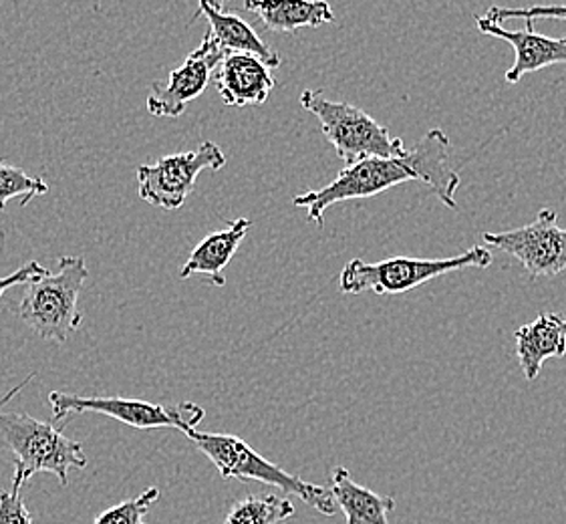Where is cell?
Here are the masks:
<instances>
[{"label": "cell", "mask_w": 566, "mask_h": 524, "mask_svg": "<svg viewBox=\"0 0 566 524\" xmlns=\"http://www.w3.org/2000/svg\"><path fill=\"white\" fill-rule=\"evenodd\" d=\"M494 262L492 252L484 247H472L450 259H408L396 256L381 262H365L353 259L339 274L340 293L361 295L371 291L375 295H399L411 289L430 283L443 274L464 269H488Z\"/></svg>", "instance_id": "5"}, {"label": "cell", "mask_w": 566, "mask_h": 524, "mask_svg": "<svg viewBox=\"0 0 566 524\" xmlns=\"http://www.w3.org/2000/svg\"><path fill=\"white\" fill-rule=\"evenodd\" d=\"M566 321L558 313H543L538 319L528 325H522L514 333L516 339V357L522 367V374L534 381L541 376L543 365L551 357L566 355Z\"/></svg>", "instance_id": "15"}, {"label": "cell", "mask_w": 566, "mask_h": 524, "mask_svg": "<svg viewBox=\"0 0 566 524\" xmlns=\"http://www.w3.org/2000/svg\"><path fill=\"white\" fill-rule=\"evenodd\" d=\"M293 514V502L276 494L247 496L230 509L224 524H281Z\"/></svg>", "instance_id": "18"}, {"label": "cell", "mask_w": 566, "mask_h": 524, "mask_svg": "<svg viewBox=\"0 0 566 524\" xmlns=\"http://www.w3.org/2000/svg\"><path fill=\"white\" fill-rule=\"evenodd\" d=\"M49 404L53 408L55 422L69 413H102L114 418L136 430H154V428H176L184 432L186 428H198L205 420L206 411L192 401H181L171 408L151 404L146 399L119 398V396H73L63 391H51Z\"/></svg>", "instance_id": "7"}, {"label": "cell", "mask_w": 566, "mask_h": 524, "mask_svg": "<svg viewBox=\"0 0 566 524\" xmlns=\"http://www.w3.org/2000/svg\"><path fill=\"white\" fill-rule=\"evenodd\" d=\"M198 17H205L210 24L206 36L227 55L228 53H249L262 59L271 69L281 67L279 53L272 51L271 46L266 45L259 33L244 19H240L239 14L220 11L208 0H198V12L193 21Z\"/></svg>", "instance_id": "13"}, {"label": "cell", "mask_w": 566, "mask_h": 524, "mask_svg": "<svg viewBox=\"0 0 566 524\" xmlns=\"http://www.w3.org/2000/svg\"><path fill=\"white\" fill-rule=\"evenodd\" d=\"M488 21L492 23L504 24L512 19H524L536 23L541 19H555V21H566V4H534L526 9H509V7H490L486 14Z\"/></svg>", "instance_id": "21"}, {"label": "cell", "mask_w": 566, "mask_h": 524, "mask_svg": "<svg viewBox=\"0 0 566 524\" xmlns=\"http://www.w3.org/2000/svg\"><path fill=\"white\" fill-rule=\"evenodd\" d=\"M218 95L228 107L262 105L271 97L276 81L272 69L249 53H228L212 75Z\"/></svg>", "instance_id": "12"}, {"label": "cell", "mask_w": 566, "mask_h": 524, "mask_svg": "<svg viewBox=\"0 0 566 524\" xmlns=\"http://www.w3.org/2000/svg\"><path fill=\"white\" fill-rule=\"evenodd\" d=\"M301 105L317 117L328 144L347 166L365 158H399L408 151L399 137L352 103L333 102L321 92L305 90Z\"/></svg>", "instance_id": "6"}, {"label": "cell", "mask_w": 566, "mask_h": 524, "mask_svg": "<svg viewBox=\"0 0 566 524\" xmlns=\"http://www.w3.org/2000/svg\"><path fill=\"white\" fill-rule=\"evenodd\" d=\"M244 9L256 14L274 33H295L298 29L335 23V12L327 0H244Z\"/></svg>", "instance_id": "16"}, {"label": "cell", "mask_w": 566, "mask_h": 524, "mask_svg": "<svg viewBox=\"0 0 566 524\" xmlns=\"http://www.w3.org/2000/svg\"><path fill=\"white\" fill-rule=\"evenodd\" d=\"M184 436L192 442L224 480L237 479L244 482H262L279 491L289 492L306 502L311 509L325 516L337 513V504L331 491L298 479L295 474L276 467L271 460L261 457L242 438L234 433L200 432L196 428H186Z\"/></svg>", "instance_id": "3"}, {"label": "cell", "mask_w": 566, "mask_h": 524, "mask_svg": "<svg viewBox=\"0 0 566 524\" xmlns=\"http://www.w3.org/2000/svg\"><path fill=\"white\" fill-rule=\"evenodd\" d=\"M227 57L224 51L205 36L202 43L193 49L180 67L174 69L168 83H154L146 107L154 117H181L188 103L198 99L206 92L214 75L216 67Z\"/></svg>", "instance_id": "10"}, {"label": "cell", "mask_w": 566, "mask_h": 524, "mask_svg": "<svg viewBox=\"0 0 566 524\" xmlns=\"http://www.w3.org/2000/svg\"><path fill=\"white\" fill-rule=\"evenodd\" d=\"M452 142L446 132L436 127L421 137L418 146L399 158H365L349 164L327 186L295 196L293 205L305 208L311 222L323 227V214L331 206L349 200H365L386 192L397 184L419 182L430 186L433 195L448 208L455 210V192L460 174L450 166Z\"/></svg>", "instance_id": "1"}, {"label": "cell", "mask_w": 566, "mask_h": 524, "mask_svg": "<svg viewBox=\"0 0 566 524\" xmlns=\"http://www.w3.org/2000/svg\"><path fill=\"white\" fill-rule=\"evenodd\" d=\"M556 220V210L543 208L531 224L509 232H484L482 240L521 262L533 281L555 276L566 271V229Z\"/></svg>", "instance_id": "9"}, {"label": "cell", "mask_w": 566, "mask_h": 524, "mask_svg": "<svg viewBox=\"0 0 566 524\" xmlns=\"http://www.w3.org/2000/svg\"><path fill=\"white\" fill-rule=\"evenodd\" d=\"M0 524H33L21 491H0Z\"/></svg>", "instance_id": "22"}, {"label": "cell", "mask_w": 566, "mask_h": 524, "mask_svg": "<svg viewBox=\"0 0 566 524\" xmlns=\"http://www.w3.org/2000/svg\"><path fill=\"white\" fill-rule=\"evenodd\" d=\"M159 489L151 486L146 492H142L132 501L119 502L112 509L103 511L93 524H148L146 523V514L154 502H158Z\"/></svg>", "instance_id": "20"}, {"label": "cell", "mask_w": 566, "mask_h": 524, "mask_svg": "<svg viewBox=\"0 0 566 524\" xmlns=\"http://www.w3.org/2000/svg\"><path fill=\"white\" fill-rule=\"evenodd\" d=\"M565 327H566V323H565Z\"/></svg>", "instance_id": "25"}, {"label": "cell", "mask_w": 566, "mask_h": 524, "mask_svg": "<svg viewBox=\"0 0 566 524\" xmlns=\"http://www.w3.org/2000/svg\"><path fill=\"white\" fill-rule=\"evenodd\" d=\"M0 446L14 458L12 491H21L39 472H51L67 486L71 468H87L83 446L67 438L63 428L21 411L0 410Z\"/></svg>", "instance_id": "2"}, {"label": "cell", "mask_w": 566, "mask_h": 524, "mask_svg": "<svg viewBox=\"0 0 566 524\" xmlns=\"http://www.w3.org/2000/svg\"><path fill=\"white\" fill-rule=\"evenodd\" d=\"M208 2H210L212 7H216V9H220V11H222V9H224V2H227V0H208Z\"/></svg>", "instance_id": "24"}, {"label": "cell", "mask_w": 566, "mask_h": 524, "mask_svg": "<svg viewBox=\"0 0 566 524\" xmlns=\"http://www.w3.org/2000/svg\"><path fill=\"white\" fill-rule=\"evenodd\" d=\"M227 166L222 148L206 139L192 151L166 156L156 164L137 168V192L144 202L164 210H178L192 195L198 176L205 170L218 171Z\"/></svg>", "instance_id": "8"}, {"label": "cell", "mask_w": 566, "mask_h": 524, "mask_svg": "<svg viewBox=\"0 0 566 524\" xmlns=\"http://www.w3.org/2000/svg\"><path fill=\"white\" fill-rule=\"evenodd\" d=\"M49 192L45 180L29 176L23 168L11 166L0 160V210L11 205V200H21V206H27L36 196Z\"/></svg>", "instance_id": "19"}, {"label": "cell", "mask_w": 566, "mask_h": 524, "mask_svg": "<svg viewBox=\"0 0 566 524\" xmlns=\"http://www.w3.org/2000/svg\"><path fill=\"white\" fill-rule=\"evenodd\" d=\"M90 269L83 256H61L57 273L46 271L27 283L19 305L21 321L45 342L67 343L80 329V296Z\"/></svg>", "instance_id": "4"}, {"label": "cell", "mask_w": 566, "mask_h": 524, "mask_svg": "<svg viewBox=\"0 0 566 524\" xmlns=\"http://www.w3.org/2000/svg\"><path fill=\"white\" fill-rule=\"evenodd\" d=\"M252 222L249 218H234L228 222L227 230H218L198 242L190 259L181 266L180 279H190L193 274H205L214 286L227 285L224 269L239 251L242 240L247 239Z\"/></svg>", "instance_id": "14"}, {"label": "cell", "mask_w": 566, "mask_h": 524, "mask_svg": "<svg viewBox=\"0 0 566 524\" xmlns=\"http://www.w3.org/2000/svg\"><path fill=\"white\" fill-rule=\"evenodd\" d=\"M46 271H49V269H45L43 264L31 261L23 264V266H21L19 271H14V273L0 276V298H2V295H4L7 291H11L12 286L27 285V283H31L36 276L45 274Z\"/></svg>", "instance_id": "23"}, {"label": "cell", "mask_w": 566, "mask_h": 524, "mask_svg": "<svg viewBox=\"0 0 566 524\" xmlns=\"http://www.w3.org/2000/svg\"><path fill=\"white\" fill-rule=\"evenodd\" d=\"M331 496L347 524H389L387 513L396 509L391 496H379L352 479L347 468H335L331 476Z\"/></svg>", "instance_id": "17"}, {"label": "cell", "mask_w": 566, "mask_h": 524, "mask_svg": "<svg viewBox=\"0 0 566 524\" xmlns=\"http://www.w3.org/2000/svg\"><path fill=\"white\" fill-rule=\"evenodd\" d=\"M526 29L510 31L504 24L492 23L486 17H476L480 33L490 34L506 41L514 49V63L506 71V81L510 85L518 83L526 73H536L544 67L566 65V36L565 39H551L534 31V23L524 21Z\"/></svg>", "instance_id": "11"}]
</instances>
